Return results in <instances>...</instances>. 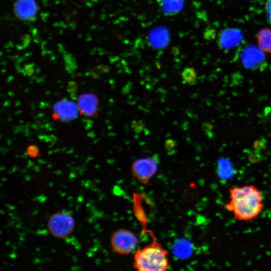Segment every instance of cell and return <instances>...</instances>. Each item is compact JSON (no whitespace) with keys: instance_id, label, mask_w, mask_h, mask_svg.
Instances as JSON below:
<instances>
[{"instance_id":"cell-1","label":"cell","mask_w":271,"mask_h":271,"mask_svg":"<svg viewBox=\"0 0 271 271\" xmlns=\"http://www.w3.org/2000/svg\"><path fill=\"white\" fill-rule=\"evenodd\" d=\"M230 200L225 209L239 221H248L257 218L263 207L262 192L255 186L245 185L229 189Z\"/></svg>"},{"instance_id":"cell-2","label":"cell","mask_w":271,"mask_h":271,"mask_svg":"<svg viewBox=\"0 0 271 271\" xmlns=\"http://www.w3.org/2000/svg\"><path fill=\"white\" fill-rule=\"evenodd\" d=\"M168 251L154 241L138 250L134 255L133 267L140 271H164L169 267Z\"/></svg>"},{"instance_id":"cell-3","label":"cell","mask_w":271,"mask_h":271,"mask_svg":"<svg viewBox=\"0 0 271 271\" xmlns=\"http://www.w3.org/2000/svg\"><path fill=\"white\" fill-rule=\"evenodd\" d=\"M75 222L68 213L61 212L54 213L48 222L50 232L57 238H63L70 234L73 230Z\"/></svg>"},{"instance_id":"cell-4","label":"cell","mask_w":271,"mask_h":271,"mask_svg":"<svg viewBox=\"0 0 271 271\" xmlns=\"http://www.w3.org/2000/svg\"><path fill=\"white\" fill-rule=\"evenodd\" d=\"M110 242L116 252L125 255L131 253L136 249L138 238L131 231L121 229L113 233Z\"/></svg>"},{"instance_id":"cell-5","label":"cell","mask_w":271,"mask_h":271,"mask_svg":"<svg viewBox=\"0 0 271 271\" xmlns=\"http://www.w3.org/2000/svg\"><path fill=\"white\" fill-rule=\"evenodd\" d=\"M158 162L153 157H146L136 160L132 164V175L143 184H147L158 170Z\"/></svg>"},{"instance_id":"cell-6","label":"cell","mask_w":271,"mask_h":271,"mask_svg":"<svg viewBox=\"0 0 271 271\" xmlns=\"http://www.w3.org/2000/svg\"><path fill=\"white\" fill-rule=\"evenodd\" d=\"M241 58L243 64L248 69L255 70L265 66V56L258 47H246L242 51Z\"/></svg>"},{"instance_id":"cell-7","label":"cell","mask_w":271,"mask_h":271,"mask_svg":"<svg viewBox=\"0 0 271 271\" xmlns=\"http://www.w3.org/2000/svg\"><path fill=\"white\" fill-rule=\"evenodd\" d=\"M14 10L17 17L23 21H32L38 11L36 0H16Z\"/></svg>"},{"instance_id":"cell-8","label":"cell","mask_w":271,"mask_h":271,"mask_svg":"<svg viewBox=\"0 0 271 271\" xmlns=\"http://www.w3.org/2000/svg\"><path fill=\"white\" fill-rule=\"evenodd\" d=\"M54 110L60 119L68 121L76 117L78 106L74 102L64 99L56 103Z\"/></svg>"},{"instance_id":"cell-9","label":"cell","mask_w":271,"mask_h":271,"mask_svg":"<svg viewBox=\"0 0 271 271\" xmlns=\"http://www.w3.org/2000/svg\"><path fill=\"white\" fill-rule=\"evenodd\" d=\"M242 34L237 29L229 28L223 31L219 38V46L224 49H229L238 45L242 40Z\"/></svg>"},{"instance_id":"cell-10","label":"cell","mask_w":271,"mask_h":271,"mask_svg":"<svg viewBox=\"0 0 271 271\" xmlns=\"http://www.w3.org/2000/svg\"><path fill=\"white\" fill-rule=\"evenodd\" d=\"M98 99L95 95L83 94L78 99V106L80 111L87 116H93L97 111Z\"/></svg>"},{"instance_id":"cell-11","label":"cell","mask_w":271,"mask_h":271,"mask_svg":"<svg viewBox=\"0 0 271 271\" xmlns=\"http://www.w3.org/2000/svg\"><path fill=\"white\" fill-rule=\"evenodd\" d=\"M157 2L161 12L166 16L179 14L184 5V0H157Z\"/></svg>"},{"instance_id":"cell-12","label":"cell","mask_w":271,"mask_h":271,"mask_svg":"<svg viewBox=\"0 0 271 271\" xmlns=\"http://www.w3.org/2000/svg\"><path fill=\"white\" fill-rule=\"evenodd\" d=\"M258 47L263 52L271 53V29L264 28L256 35Z\"/></svg>"},{"instance_id":"cell-13","label":"cell","mask_w":271,"mask_h":271,"mask_svg":"<svg viewBox=\"0 0 271 271\" xmlns=\"http://www.w3.org/2000/svg\"><path fill=\"white\" fill-rule=\"evenodd\" d=\"M150 40L152 45L155 47L161 48L164 47L168 41V33L167 30L159 28L154 30L149 36Z\"/></svg>"},{"instance_id":"cell-14","label":"cell","mask_w":271,"mask_h":271,"mask_svg":"<svg viewBox=\"0 0 271 271\" xmlns=\"http://www.w3.org/2000/svg\"><path fill=\"white\" fill-rule=\"evenodd\" d=\"M181 76L185 83L191 84L196 80L197 73L193 68L186 67L183 70Z\"/></svg>"},{"instance_id":"cell-15","label":"cell","mask_w":271,"mask_h":271,"mask_svg":"<svg viewBox=\"0 0 271 271\" xmlns=\"http://www.w3.org/2000/svg\"><path fill=\"white\" fill-rule=\"evenodd\" d=\"M265 11L268 23L271 25V0H266L265 4Z\"/></svg>"},{"instance_id":"cell-16","label":"cell","mask_w":271,"mask_h":271,"mask_svg":"<svg viewBox=\"0 0 271 271\" xmlns=\"http://www.w3.org/2000/svg\"><path fill=\"white\" fill-rule=\"evenodd\" d=\"M176 147V143L172 139H168L165 142V148L167 151H172Z\"/></svg>"},{"instance_id":"cell-17","label":"cell","mask_w":271,"mask_h":271,"mask_svg":"<svg viewBox=\"0 0 271 271\" xmlns=\"http://www.w3.org/2000/svg\"><path fill=\"white\" fill-rule=\"evenodd\" d=\"M28 154L32 157H36L38 153L37 148L35 147H29L28 150Z\"/></svg>"}]
</instances>
